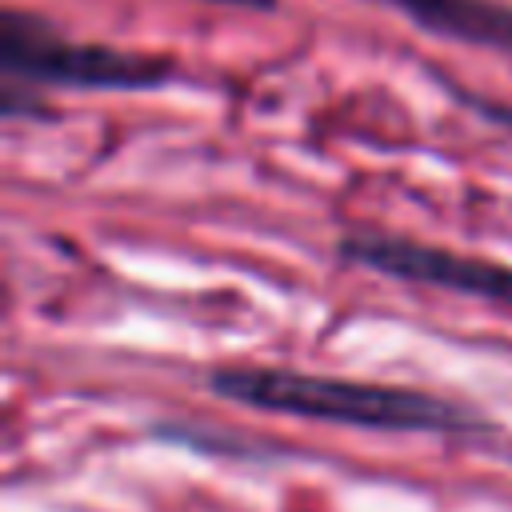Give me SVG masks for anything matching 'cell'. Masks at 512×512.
I'll return each mask as SVG.
<instances>
[{"label":"cell","instance_id":"6da1fadb","mask_svg":"<svg viewBox=\"0 0 512 512\" xmlns=\"http://www.w3.org/2000/svg\"><path fill=\"white\" fill-rule=\"evenodd\" d=\"M212 388L224 400L244 408L332 420L356 428H388V432H472L480 420L432 392L340 380V376H308L292 368H220L212 372Z\"/></svg>","mask_w":512,"mask_h":512},{"label":"cell","instance_id":"7a4b0ae2","mask_svg":"<svg viewBox=\"0 0 512 512\" xmlns=\"http://www.w3.org/2000/svg\"><path fill=\"white\" fill-rule=\"evenodd\" d=\"M0 72L4 88L68 84V88H156L172 76L160 56L120 52L108 44H76L60 36L36 12L4 8L0 24Z\"/></svg>","mask_w":512,"mask_h":512},{"label":"cell","instance_id":"3957f363","mask_svg":"<svg viewBox=\"0 0 512 512\" xmlns=\"http://www.w3.org/2000/svg\"><path fill=\"white\" fill-rule=\"evenodd\" d=\"M340 252L396 280H416V284H432V288H448V292H464V296H480L488 304L512 308V268L496 260H476V256L444 252V248L384 236V232H352L340 240Z\"/></svg>","mask_w":512,"mask_h":512},{"label":"cell","instance_id":"277c9868","mask_svg":"<svg viewBox=\"0 0 512 512\" xmlns=\"http://www.w3.org/2000/svg\"><path fill=\"white\" fill-rule=\"evenodd\" d=\"M400 8L412 24L452 36L464 44H484L512 56V4L500 0H384Z\"/></svg>","mask_w":512,"mask_h":512},{"label":"cell","instance_id":"5b68a950","mask_svg":"<svg viewBox=\"0 0 512 512\" xmlns=\"http://www.w3.org/2000/svg\"><path fill=\"white\" fill-rule=\"evenodd\" d=\"M216 4H232V8H272L276 0H216Z\"/></svg>","mask_w":512,"mask_h":512}]
</instances>
